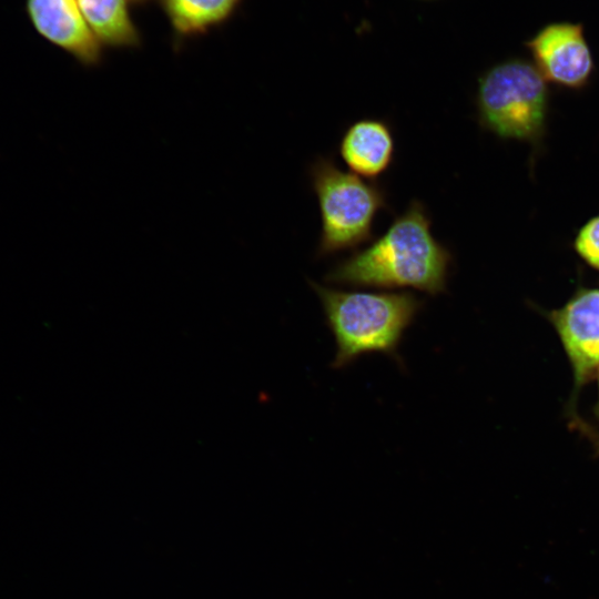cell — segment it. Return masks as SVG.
Returning a JSON list of instances; mask_svg holds the SVG:
<instances>
[{
  "instance_id": "8992f818",
  "label": "cell",
  "mask_w": 599,
  "mask_h": 599,
  "mask_svg": "<svg viewBox=\"0 0 599 599\" xmlns=\"http://www.w3.org/2000/svg\"><path fill=\"white\" fill-rule=\"evenodd\" d=\"M26 12L37 33L83 67H97L103 45L85 21L77 0H26Z\"/></svg>"
},
{
  "instance_id": "3957f363",
  "label": "cell",
  "mask_w": 599,
  "mask_h": 599,
  "mask_svg": "<svg viewBox=\"0 0 599 599\" xmlns=\"http://www.w3.org/2000/svg\"><path fill=\"white\" fill-rule=\"evenodd\" d=\"M317 196L322 230L316 254L327 256L356 248L372 240L377 213L387 207L385 190L318 156L309 166Z\"/></svg>"
},
{
  "instance_id": "9c48e42d",
  "label": "cell",
  "mask_w": 599,
  "mask_h": 599,
  "mask_svg": "<svg viewBox=\"0 0 599 599\" xmlns=\"http://www.w3.org/2000/svg\"><path fill=\"white\" fill-rule=\"evenodd\" d=\"M243 0H159L174 41L203 35L227 22Z\"/></svg>"
},
{
  "instance_id": "ba28073f",
  "label": "cell",
  "mask_w": 599,
  "mask_h": 599,
  "mask_svg": "<svg viewBox=\"0 0 599 599\" xmlns=\"http://www.w3.org/2000/svg\"><path fill=\"white\" fill-rule=\"evenodd\" d=\"M338 151L352 173L364 179H376L393 163V130L388 122L382 119H359L344 131Z\"/></svg>"
},
{
  "instance_id": "277c9868",
  "label": "cell",
  "mask_w": 599,
  "mask_h": 599,
  "mask_svg": "<svg viewBox=\"0 0 599 599\" xmlns=\"http://www.w3.org/2000/svg\"><path fill=\"white\" fill-rule=\"evenodd\" d=\"M548 89L538 69L524 60L494 65L479 79L480 124L502 139H530L541 130Z\"/></svg>"
},
{
  "instance_id": "7a4b0ae2",
  "label": "cell",
  "mask_w": 599,
  "mask_h": 599,
  "mask_svg": "<svg viewBox=\"0 0 599 599\" xmlns=\"http://www.w3.org/2000/svg\"><path fill=\"white\" fill-rule=\"evenodd\" d=\"M309 284L336 341L334 368L367 353H383L398 361V344L422 306L414 294L341 291Z\"/></svg>"
},
{
  "instance_id": "5b68a950",
  "label": "cell",
  "mask_w": 599,
  "mask_h": 599,
  "mask_svg": "<svg viewBox=\"0 0 599 599\" xmlns=\"http://www.w3.org/2000/svg\"><path fill=\"white\" fill-rule=\"evenodd\" d=\"M526 44L545 80L580 88L592 73L593 59L580 23L547 24Z\"/></svg>"
},
{
  "instance_id": "30bf717a",
  "label": "cell",
  "mask_w": 599,
  "mask_h": 599,
  "mask_svg": "<svg viewBox=\"0 0 599 599\" xmlns=\"http://www.w3.org/2000/svg\"><path fill=\"white\" fill-rule=\"evenodd\" d=\"M90 29L103 47L136 49L142 35L130 11V0H77Z\"/></svg>"
},
{
  "instance_id": "6da1fadb",
  "label": "cell",
  "mask_w": 599,
  "mask_h": 599,
  "mask_svg": "<svg viewBox=\"0 0 599 599\" xmlns=\"http://www.w3.org/2000/svg\"><path fill=\"white\" fill-rule=\"evenodd\" d=\"M451 261L450 251L432 233L426 207L413 200L384 234L338 262L326 281L364 287H408L436 295L446 291Z\"/></svg>"
},
{
  "instance_id": "52a82bcc",
  "label": "cell",
  "mask_w": 599,
  "mask_h": 599,
  "mask_svg": "<svg viewBox=\"0 0 599 599\" xmlns=\"http://www.w3.org/2000/svg\"><path fill=\"white\" fill-rule=\"evenodd\" d=\"M554 322L581 382L599 365V290L580 292L556 312Z\"/></svg>"
},
{
  "instance_id": "8fae6325",
  "label": "cell",
  "mask_w": 599,
  "mask_h": 599,
  "mask_svg": "<svg viewBox=\"0 0 599 599\" xmlns=\"http://www.w3.org/2000/svg\"><path fill=\"white\" fill-rule=\"evenodd\" d=\"M576 250L590 265L599 270V216L590 220L576 238Z\"/></svg>"
},
{
  "instance_id": "7c38bea8",
  "label": "cell",
  "mask_w": 599,
  "mask_h": 599,
  "mask_svg": "<svg viewBox=\"0 0 599 599\" xmlns=\"http://www.w3.org/2000/svg\"><path fill=\"white\" fill-rule=\"evenodd\" d=\"M152 0H130L131 4H134V6H142V4H145L148 2H150Z\"/></svg>"
}]
</instances>
